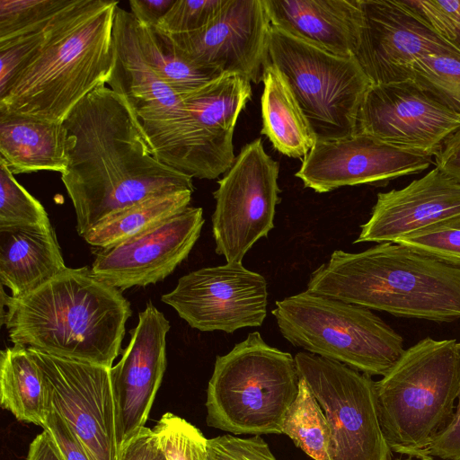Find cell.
Segmentation results:
<instances>
[{
	"label": "cell",
	"instance_id": "cell-1",
	"mask_svg": "<svg viewBox=\"0 0 460 460\" xmlns=\"http://www.w3.org/2000/svg\"><path fill=\"white\" fill-rule=\"evenodd\" d=\"M63 123L68 132V165L61 180L80 236L149 197L194 191L193 178L154 156L131 111L106 84L84 97Z\"/></svg>",
	"mask_w": 460,
	"mask_h": 460
},
{
	"label": "cell",
	"instance_id": "cell-2",
	"mask_svg": "<svg viewBox=\"0 0 460 460\" xmlns=\"http://www.w3.org/2000/svg\"><path fill=\"white\" fill-rule=\"evenodd\" d=\"M118 4L65 0L33 52L0 89V111L62 123L84 97L106 84Z\"/></svg>",
	"mask_w": 460,
	"mask_h": 460
},
{
	"label": "cell",
	"instance_id": "cell-3",
	"mask_svg": "<svg viewBox=\"0 0 460 460\" xmlns=\"http://www.w3.org/2000/svg\"><path fill=\"white\" fill-rule=\"evenodd\" d=\"M2 324L14 345L54 357L111 368L123 353L129 301L89 267L68 268L20 298L2 289Z\"/></svg>",
	"mask_w": 460,
	"mask_h": 460
},
{
	"label": "cell",
	"instance_id": "cell-4",
	"mask_svg": "<svg viewBox=\"0 0 460 460\" xmlns=\"http://www.w3.org/2000/svg\"><path fill=\"white\" fill-rule=\"evenodd\" d=\"M306 290L398 317L460 319V268L398 243L334 251L312 272Z\"/></svg>",
	"mask_w": 460,
	"mask_h": 460
},
{
	"label": "cell",
	"instance_id": "cell-5",
	"mask_svg": "<svg viewBox=\"0 0 460 460\" xmlns=\"http://www.w3.org/2000/svg\"><path fill=\"white\" fill-rule=\"evenodd\" d=\"M375 385L389 447L421 458L454 415L460 388V342L430 337L419 341Z\"/></svg>",
	"mask_w": 460,
	"mask_h": 460
},
{
	"label": "cell",
	"instance_id": "cell-6",
	"mask_svg": "<svg viewBox=\"0 0 460 460\" xmlns=\"http://www.w3.org/2000/svg\"><path fill=\"white\" fill-rule=\"evenodd\" d=\"M295 358L270 346L259 332L216 358L207 390V423L234 435L281 434L298 393Z\"/></svg>",
	"mask_w": 460,
	"mask_h": 460
},
{
	"label": "cell",
	"instance_id": "cell-7",
	"mask_svg": "<svg viewBox=\"0 0 460 460\" xmlns=\"http://www.w3.org/2000/svg\"><path fill=\"white\" fill-rule=\"evenodd\" d=\"M271 313L292 345L367 376H384L405 350L402 337L370 309L307 290L277 301Z\"/></svg>",
	"mask_w": 460,
	"mask_h": 460
},
{
	"label": "cell",
	"instance_id": "cell-8",
	"mask_svg": "<svg viewBox=\"0 0 460 460\" xmlns=\"http://www.w3.org/2000/svg\"><path fill=\"white\" fill-rule=\"evenodd\" d=\"M269 60L287 78L317 141L357 132L358 112L372 83L355 57L328 53L271 24Z\"/></svg>",
	"mask_w": 460,
	"mask_h": 460
},
{
	"label": "cell",
	"instance_id": "cell-9",
	"mask_svg": "<svg viewBox=\"0 0 460 460\" xmlns=\"http://www.w3.org/2000/svg\"><path fill=\"white\" fill-rule=\"evenodd\" d=\"M251 96L246 77L224 74L182 97L184 118L147 140L154 156L191 178L226 173L235 160V125Z\"/></svg>",
	"mask_w": 460,
	"mask_h": 460
},
{
	"label": "cell",
	"instance_id": "cell-10",
	"mask_svg": "<svg viewBox=\"0 0 460 460\" xmlns=\"http://www.w3.org/2000/svg\"><path fill=\"white\" fill-rule=\"evenodd\" d=\"M294 358L299 377L325 413L330 460H391L370 376L307 351Z\"/></svg>",
	"mask_w": 460,
	"mask_h": 460
},
{
	"label": "cell",
	"instance_id": "cell-11",
	"mask_svg": "<svg viewBox=\"0 0 460 460\" xmlns=\"http://www.w3.org/2000/svg\"><path fill=\"white\" fill-rule=\"evenodd\" d=\"M279 165L264 150L261 138L246 144L217 181L212 231L216 252L226 263L243 256L274 227L279 202Z\"/></svg>",
	"mask_w": 460,
	"mask_h": 460
},
{
	"label": "cell",
	"instance_id": "cell-12",
	"mask_svg": "<svg viewBox=\"0 0 460 460\" xmlns=\"http://www.w3.org/2000/svg\"><path fill=\"white\" fill-rule=\"evenodd\" d=\"M41 373L48 405L66 422L91 460H119L110 368L28 347Z\"/></svg>",
	"mask_w": 460,
	"mask_h": 460
},
{
	"label": "cell",
	"instance_id": "cell-13",
	"mask_svg": "<svg viewBox=\"0 0 460 460\" xmlns=\"http://www.w3.org/2000/svg\"><path fill=\"white\" fill-rule=\"evenodd\" d=\"M191 328L201 332L261 326L267 314L265 278L242 262L193 270L162 296Z\"/></svg>",
	"mask_w": 460,
	"mask_h": 460
},
{
	"label": "cell",
	"instance_id": "cell-14",
	"mask_svg": "<svg viewBox=\"0 0 460 460\" xmlns=\"http://www.w3.org/2000/svg\"><path fill=\"white\" fill-rule=\"evenodd\" d=\"M270 29L265 0H226L202 29L163 34L193 66L220 75H240L259 84L270 61Z\"/></svg>",
	"mask_w": 460,
	"mask_h": 460
},
{
	"label": "cell",
	"instance_id": "cell-15",
	"mask_svg": "<svg viewBox=\"0 0 460 460\" xmlns=\"http://www.w3.org/2000/svg\"><path fill=\"white\" fill-rule=\"evenodd\" d=\"M458 129L460 115L413 79L371 84L357 121L358 133L431 157Z\"/></svg>",
	"mask_w": 460,
	"mask_h": 460
},
{
	"label": "cell",
	"instance_id": "cell-16",
	"mask_svg": "<svg viewBox=\"0 0 460 460\" xmlns=\"http://www.w3.org/2000/svg\"><path fill=\"white\" fill-rule=\"evenodd\" d=\"M363 26L355 56L372 84L412 79L429 55L460 56L405 0H360Z\"/></svg>",
	"mask_w": 460,
	"mask_h": 460
},
{
	"label": "cell",
	"instance_id": "cell-17",
	"mask_svg": "<svg viewBox=\"0 0 460 460\" xmlns=\"http://www.w3.org/2000/svg\"><path fill=\"white\" fill-rule=\"evenodd\" d=\"M204 222L202 208L189 206L141 234L98 248L91 270L119 290L155 284L189 256Z\"/></svg>",
	"mask_w": 460,
	"mask_h": 460
},
{
	"label": "cell",
	"instance_id": "cell-18",
	"mask_svg": "<svg viewBox=\"0 0 460 460\" xmlns=\"http://www.w3.org/2000/svg\"><path fill=\"white\" fill-rule=\"evenodd\" d=\"M431 156L400 148L364 133L317 141L296 177L305 187L324 193L344 186L376 184L420 173Z\"/></svg>",
	"mask_w": 460,
	"mask_h": 460
},
{
	"label": "cell",
	"instance_id": "cell-19",
	"mask_svg": "<svg viewBox=\"0 0 460 460\" xmlns=\"http://www.w3.org/2000/svg\"><path fill=\"white\" fill-rule=\"evenodd\" d=\"M170 322L152 302L138 314L120 360L110 368L119 452L145 427L166 369Z\"/></svg>",
	"mask_w": 460,
	"mask_h": 460
},
{
	"label": "cell",
	"instance_id": "cell-20",
	"mask_svg": "<svg viewBox=\"0 0 460 460\" xmlns=\"http://www.w3.org/2000/svg\"><path fill=\"white\" fill-rule=\"evenodd\" d=\"M106 84L126 102L146 141L184 118L182 98L144 59L134 16L119 5L113 25V60Z\"/></svg>",
	"mask_w": 460,
	"mask_h": 460
},
{
	"label": "cell",
	"instance_id": "cell-21",
	"mask_svg": "<svg viewBox=\"0 0 460 460\" xmlns=\"http://www.w3.org/2000/svg\"><path fill=\"white\" fill-rule=\"evenodd\" d=\"M460 217V183L436 167L400 190L379 192L357 243H393Z\"/></svg>",
	"mask_w": 460,
	"mask_h": 460
},
{
	"label": "cell",
	"instance_id": "cell-22",
	"mask_svg": "<svg viewBox=\"0 0 460 460\" xmlns=\"http://www.w3.org/2000/svg\"><path fill=\"white\" fill-rule=\"evenodd\" d=\"M272 25L323 51L355 57L363 14L360 0H265Z\"/></svg>",
	"mask_w": 460,
	"mask_h": 460
},
{
	"label": "cell",
	"instance_id": "cell-23",
	"mask_svg": "<svg viewBox=\"0 0 460 460\" xmlns=\"http://www.w3.org/2000/svg\"><path fill=\"white\" fill-rule=\"evenodd\" d=\"M66 269L53 227L0 229V280L13 297L32 293Z\"/></svg>",
	"mask_w": 460,
	"mask_h": 460
},
{
	"label": "cell",
	"instance_id": "cell-24",
	"mask_svg": "<svg viewBox=\"0 0 460 460\" xmlns=\"http://www.w3.org/2000/svg\"><path fill=\"white\" fill-rule=\"evenodd\" d=\"M0 158L13 174L39 171L63 173L68 165L64 123L0 111Z\"/></svg>",
	"mask_w": 460,
	"mask_h": 460
},
{
	"label": "cell",
	"instance_id": "cell-25",
	"mask_svg": "<svg viewBox=\"0 0 460 460\" xmlns=\"http://www.w3.org/2000/svg\"><path fill=\"white\" fill-rule=\"evenodd\" d=\"M262 82L261 133L279 153L294 158L305 157L317 137L287 78L269 61Z\"/></svg>",
	"mask_w": 460,
	"mask_h": 460
},
{
	"label": "cell",
	"instance_id": "cell-26",
	"mask_svg": "<svg viewBox=\"0 0 460 460\" xmlns=\"http://www.w3.org/2000/svg\"><path fill=\"white\" fill-rule=\"evenodd\" d=\"M0 404L19 421L40 427L46 421L45 385L28 347L13 345L1 350Z\"/></svg>",
	"mask_w": 460,
	"mask_h": 460
},
{
	"label": "cell",
	"instance_id": "cell-27",
	"mask_svg": "<svg viewBox=\"0 0 460 460\" xmlns=\"http://www.w3.org/2000/svg\"><path fill=\"white\" fill-rule=\"evenodd\" d=\"M192 191L179 190L149 197L116 213L91 229L84 239L104 248L141 234L189 207Z\"/></svg>",
	"mask_w": 460,
	"mask_h": 460
},
{
	"label": "cell",
	"instance_id": "cell-28",
	"mask_svg": "<svg viewBox=\"0 0 460 460\" xmlns=\"http://www.w3.org/2000/svg\"><path fill=\"white\" fill-rule=\"evenodd\" d=\"M134 27L144 59L181 98L221 75L188 62L155 27L141 24L135 17Z\"/></svg>",
	"mask_w": 460,
	"mask_h": 460
},
{
	"label": "cell",
	"instance_id": "cell-29",
	"mask_svg": "<svg viewBox=\"0 0 460 460\" xmlns=\"http://www.w3.org/2000/svg\"><path fill=\"white\" fill-rule=\"evenodd\" d=\"M281 433L314 460H330L331 431L325 413L300 377L297 395L281 422Z\"/></svg>",
	"mask_w": 460,
	"mask_h": 460
},
{
	"label": "cell",
	"instance_id": "cell-30",
	"mask_svg": "<svg viewBox=\"0 0 460 460\" xmlns=\"http://www.w3.org/2000/svg\"><path fill=\"white\" fill-rule=\"evenodd\" d=\"M50 227L43 205L17 181L0 158V229Z\"/></svg>",
	"mask_w": 460,
	"mask_h": 460
},
{
	"label": "cell",
	"instance_id": "cell-31",
	"mask_svg": "<svg viewBox=\"0 0 460 460\" xmlns=\"http://www.w3.org/2000/svg\"><path fill=\"white\" fill-rule=\"evenodd\" d=\"M412 79L460 115V56L429 55L413 65Z\"/></svg>",
	"mask_w": 460,
	"mask_h": 460
},
{
	"label": "cell",
	"instance_id": "cell-32",
	"mask_svg": "<svg viewBox=\"0 0 460 460\" xmlns=\"http://www.w3.org/2000/svg\"><path fill=\"white\" fill-rule=\"evenodd\" d=\"M153 431L166 460H208V438L184 419L166 412Z\"/></svg>",
	"mask_w": 460,
	"mask_h": 460
},
{
	"label": "cell",
	"instance_id": "cell-33",
	"mask_svg": "<svg viewBox=\"0 0 460 460\" xmlns=\"http://www.w3.org/2000/svg\"><path fill=\"white\" fill-rule=\"evenodd\" d=\"M395 243L460 268V217L400 238Z\"/></svg>",
	"mask_w": 460,
	"mask_h": 460
},
{
	"label": "cell",
	"instance_id": "cell-34",
	"mask_svg": "<svg viewBox=\"0 0 460 460\" xmlns=\"http://www.w3.org/2000/svg\"><path fill=\"white\" fill-rule=\"evenodd\" d=\"M226 0H174L155 28L167 35L183 34L205 27Z\"/></svg>",
	"mask_w": 460,
	"mask_h": 460
},
{
	"label": "cell",
	"instance_id": "cell-35",
	"mask_svg": "<svg viewBox=\"0 0 460 460\" xmlns=\"http://www.w3.org/2000/svg\"><path fill=\"white\" fill-rule=\"evenodd\" d=\"M64 0H0V40L31 27L61 6Z\"/></svg>",
	"mask_w": 460,
	"mask_h": 460
},
{
	"label": "cell",
	"instance_id": "cell-36",
	"mask_svg": "<svg viewBox=\"0 0 460 460\" xmlns=\"http://www.w3.org/2000/svg\"><path fill=\"white\" fill-rule=\"evenodd\" d=\"M443 40L460 50V0H405Z\"/></svg>",
	"mask_w": 460,
	"mask_h": 460
},
{
	"label": "cell",
	"instance_id": "cell-37",
	"mask_svg": "<svg viewBox=\"0 0 460 460\" xmlns=\"http://www.w3.org/2000/svg\"><path fill=\"white\" fill-rule=\"evenodd\" d=\"M208 460H277L260 435L242 438L231 434L208 439Z\"/></svg>",
	"mask_w": 460,
	"mask_h": 460
},
{
	"label": "cell",
	"instance_id": "cell-38",
	"mask_svg": "<svg viewBox=\"0 0 460 460\" xmlns=\"http://www.w3.org/2000/svg\"><path fill=\"white\" fill-rule=\"evenodd\" d=\"M42 428L52 436L65 460H91L66 422L51 405H48Z\"/></svg>",
	"mask_w": 460,
	"mask_h": 460
},
{
	"label": "cell",
	"instance_id": "cell-39",
	"mask_svg": "<svg viewBox=\"0 0 460 460\" xmlns=\"http://www.w3.org/2000/svg\"><path fill=\"white\" fill-rule=\"evenodd\" d=\"M458 404L452 420L431 441L423 456H437L444 460H460V388Z\"/></svg>",
	"mask_w": 460,
	"mask_h": 460
},
{
	"label": "cell",
	"instance_id": "cell-40",
	"mask_svg": "<svg viewBox=\"0 0 460 460\" xmlns=\"http://www.w3.org/2000/svg\"><path fill=\"white\" fill-rule=\"evenodd\" d=\"M119 460H166L153 429L144 427L121 449Z\"/></svg>",
	"mask_w": 460,
	"mask_h": 460
},
{
	"label": "cell",
	"instance_id": "cell-41",
	"mask_svg": "<svg viewBox=\"0 0 460 460\" xmlns=\"http://www.w3.org/2000/svg\"><path fill=\"white\" fill-rule=\"evenodd\" d=\"M436 168L460 183V129L451 134L435 155Z\"/></svg>",
	"mask_w": 460,
	"mask_h": 460
},
{
	"label": "cell",
	"instance_id": "cell-42",
	"mask_svg": "<svg viewBox=\"0 0 460 460\" xmlns=\"http://www.w3.org/2000/svg\"><path fill=\"white\" fill-rule=\"evenodd\" d=\"M174 0H130L131 13L141 24L155 27Z\"/></svg>",
	"mask_w": 460,
	"mask_h": 460
},
{
	"label": "cell",
	"instance_id": "cell-43",
	"mask_svg": "<svg viewBox=\"0 0 460 460\" xmlns=\"http://www.w3.org/2000/svg\"><path fill=\"white\" fill-rule=\"evenodd\" d=\"M26 460H65L49 432L43 429L31 441Z\"/></svg>",
	"mask_w": 460,
	"mask_h": 460
},
{
	"label": "cell",
	"instance_id": "cell-44",
	"mask_svg": "<svg viewBox=\"0 0 460 460\" xmlns=\"http://www.w3.org/2000/svg\"><path fill=\"white\" fill-rule=\"evenodd\" d=\"M397 460H414V459H413V457H409L406 459H397ZM417 460H434V459H433V456H424L421 458H417Z\"/></svg>",
	"mask_w": 460,
	"mask_h": 460
}]
</instances>
